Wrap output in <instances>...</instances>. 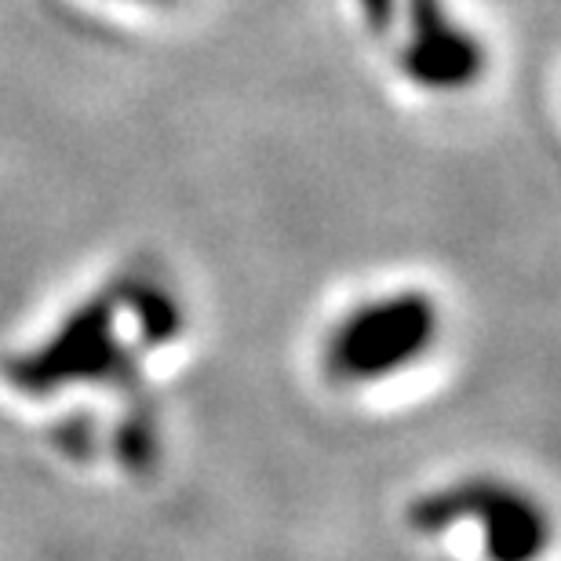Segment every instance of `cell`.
Returning a JSON list of instances; mask_svg holds the SVG:
<instances>
[{
    "label": "cell",
    "instance_id": "1",
    "mask_svg": "<svg viewBox=\"0 0 561 561\" xmlns=\"http://www.w3.org/2000/svg\"><path fill=\"white\" fill-rule=\"evenodd\" d=\"M437 307L423 291H390L346 310L324 340V373L343 387H379L434 351Z\"/></svg>",
    "mask_w": 561,
    "mask_h": 561
},
{
    "label": "cell",
    "instance_id": "2",
    "mask_svg": "<svg viewBox=\"0 0 561 561\" xmlns=\"http://www.w3.org/2000/svg\"><path fill=\"white\" fill-rule=\"evenodd\" d=\"M398 26H405L394 41L398 70L423 92L456 95L481 81L489 51L448 0H398Z\"/></svg>",
    "mask_w": 561,
    "mask_h": 561
},
{
    "label": "cell",
    "instance_id": "3",
    "mask_svg": "<svg viewBox=\"0 0 561 561\" xmlns=\"http://www.w3.org/2000/svg\"><path fill=\"white\" fill-rule=\"evenodd\" d=\"M357 4V15L368 26L373 37H379L383 44L394 41V30H398V0H354Z\"/></svg>",
    "mask_w": 561,
    "mask_h": 561
},
{
    "label": "cell",
    "instance_id": "4",
    "mask_svg": "<svg viewBox=\"0 0 561 561\" xmlns=\"http://www.w3.org/2000/svg\"><path fill=\"white\" fill-rule=\"evenodd\" d=\"M128 4H150V8H161V4H172V0H128Z\"/></svg>",
    "mask_w": 561,
    "mask_h": 561
}]
</instances>
